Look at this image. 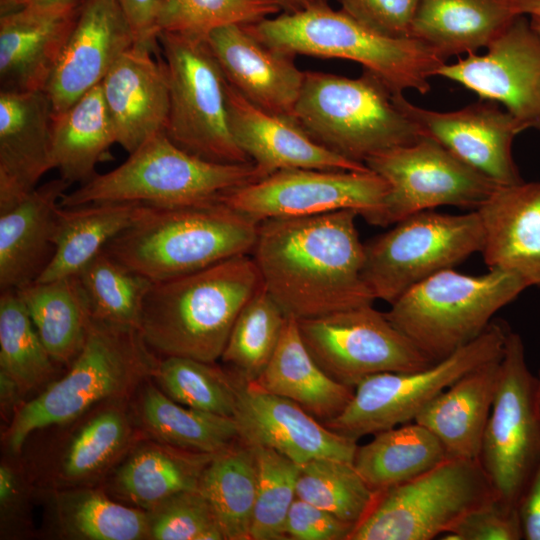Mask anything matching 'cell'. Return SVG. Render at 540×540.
Here are the masks:
<instances>
[{
    "instance_id": "obj_1",
    "label": "cell",
    "mask_w": 540,
    "mask_h": 540,
    "mask_svg": "<svg viewBox=\"0 0 540 540\" xmlns=\"http://www.w3.org/2000/svg\"><path fill=\"white\" fill-rule=\"evenodd\" d=\"M357 216L341 210L259 223L250 254L263 287L287 316L301 320L373 303Z\"/></svg>"
},
{
    "instance_id": "obj_2",
    "label": "cell",
    "mask_w": 540,
    "mask_h": 540,
    "mask_svg": "<svg viewBox=\"0 0 540 540\" xmlns=\"http://www.w3.org/2000/svg\"><path fill=\"white\" fill-rule=\"evenodd\" d=\"M261 286L249 254L152 282L139 331L149 348L163 356L214 363L222 356L239 312Z\"/></svg>"
},
{
    "instance_id": "obj_3",
    "label": "cell",
    "mask_w": 540,
    "mask_h": 540,
    "mask_svg": "<svg viewBox=\"0 0 540 540\" xmlns=\"http://www.w3.org/2000/svg\"><path fill=\"white\" fill-rule=\"evenodd\" d=\"M259 223L220 199L143 204L103 251L152 282L163 281L250 254Z\"/></svg>"
},
{
    "instance_id": "obj_4",
    "label": "cell",
    "mask_w": 540,
    "mask_h": 540,
    "mask_svg": "<svg viewBox=\"0 0 540 540\" xmlns=\"http://www.w3.org/2000/svg\"><path fill=\"white\" fill-rule=\"evenodd\" d=\"M405 100L403 91L368 69L357 78L304 71L292 118L316 143L365 164L423 136Z\"/></svg>"
},
{
    "instance_id": "obj_5",
    "label": "cell",
    "mask_w": 540,
    "mask_h": 540,
    "mask_svg": "<svg viewBox=\"0 0 540 540\" xmlns=\"http://www.w3.org/2000/svg\"><path fill=\"white\" fill-rule=\"evenodd\" d=\"M153 352L138 329L91 317L85 343L68 372L15 411L5 433L7 447L19 452L33 432L127 396L153 377L159 361Z\"/></svg>"
},
{
    "instance_id": "obj_6",
    "label": "cell",
    "mask_w": 540,
    "mask_h": 540,
    "mask_svg": "<svg viewBox=\"0 0 540 540\" xmlns=\"http://www.w3.org/2000/svg\"><path fill=\"white\" fill-rule=\"evenodd\" d=\"M245 28L263 44L284 53L360 63L400 91L426 94L431 88L429 79L446 63L417 39L380 35L329 5L282 12Z\"/></svg>"
},
{
    "instance_id": "obj_7",
    "label": "cell",
    "mask_w": 540,
    "mask_h": 540,
    "mask_svg": "<svg viewBox=\"0 0 540 540\" xmlns=\"http://www.w3.org/2000/svg\"><path fill=\"white\" fill-rule=\"evenodd\" d=\"M262 179L254 163L220 164L176 146L163 133L145 141L117 168L66 192L62 207L102 202L182 205L218 200Z\"/></svg>"
},
{
    "instance_id": "obj_8",
    "label": "cell",
    "mask_w": 540,
    "mask_h": 540,
    "mask_svg": "<svg viewBox=\"0 0 540 540\" xmlns=\"http://www.w3.org/2000/svg\"><path fill=\"white\" fill-rule=\"evenodd\" d=\"M526 288L512 273L489 270L473 276L450 268L408 289L385 314L424 355L437 362L477 338L496 312Z\"/></svg>"
},
{
    "instance_id": "obj_9",
    "label": "cell",
    "mask_w": 540,
    "mask_h": 540,
    "mask_svg": "<svg viewBox=\"0 0 540 540\" xmlns=\"http://www.w3.org/2000/svg\"><path fill=\"white\" fill-rule=\"evenodd\" d=\"M496 496L478 459L446 458L378 494L350 540H432Z\"/></svg>"
},
{
    "instance_id": "obj_10",
    "label": "cell",
    "mask_w": 540,
    "mask_h": 540,
    "mask_svg": "<svg viewBox=\"0 0 540 540\" xmlns=\"http://www.w3.org/2000/svg\"><path fill=\"white\" fill-rule=\"evenodd\" d=\"M169 80L166 136L179 148L220 164L252 163L228 123L226 78L206 40L161 32Z\"/></svg>"
},
{
    "instance_id": "obj_11",
    "label": "cell",
    "mask_w": 540,
    "mask_h": 540,
    "mask_svg": "<svg viewBox=\"0 0 540 540\" xmlns=\"http://www.w3.org/2000/svg\"><path fill=\"white\" fill-rule=\"evenodd\" d=\"M509 330L504 322L492 321L470 343L426 368L412 372H384L363 379L342 413L323 424L357 441L363 436L414 421L456 380L499 359Z\"/></svg>"
},
{
    "instance_id": "obj_12",
    "label": "cell",
    "mask_w": 540,
    "mask_h": 540,
    "mask_svg": "<svg viewBox=\"0 0 540 540\" xmlns=\"http://www.w3.org/2000/svg\"><path fill=\"white\" fill-rule=\"evenodd\" d=\"M483 240L476 210L418 212L364 244L363 278L375 300L391 304L422 280L481 252Z\"/></svg>"
},
{
    "instance_id": "obj_13",
    "label": "cell",
    "mask_w": 540,
    "mask_h": 540,
    "mask_svg": "<svg viewBox=\"0 0 540 540\" xmlns=\"http://www.w3.org/2000/svg\"><path fill=\"white\" fill-rule=\"evenodd\" d=\"M478 460L497 497L517 507L540 461V413L536 376L522 337L511 329Z\"/></svg>"
},
{
    "instance_id": "obj_14",
    "label": "cell",
    "mask_w": 540,
    "mask_h": 540,
    "mask_svg": "<svg viewBox=\"0 0 540 540\" xmlns=\"http://www.w3.org/2000/svg\"><path fill=\"white\" fill-rule=\"evenodd\" d=\"M388 185L370 169H285L224 194L220 200L261 222L354 210L381 226Z\"/></svg>"
},
{
    "instance_id": "obj_15",
    "label": "cell",
    "mask_w": 540,
    "mask_h": 540,
    "mask_svg": "<svg viewBox=\"0 0 540 540\" xmlns=\"http://www.w3.org/2000/svg\"><path fill=\"white\" fill-rule=\"evenodd\" d=\"M297 322L318 365L352 388L375 374L412 372L435 363L372 304Z\"/></svg>"
},
{
    "instance_id": "obj_16",
    "label": "cell",
    "mask_w": 540,
    "mask_h": 540,
    "mask_svg": "<svg viewBox=\"0 0 540 540\" xmlns=\"http://www.w3.org/2000/svg\"><path fill=\"white\" fill-rule=\"evenodd\" d=\"M388 185L381 226L441 206L476 210L499 186L436 140H418L369 158Z\"/></svg>"
},
{
    "instance_id": "obj_17",
    "label": "cell",
    "mask_w": 540,
    "mask_h": 540,
    "mask_svg": "<svg viewBox=\"0 0 540 540\" xmlns=\"http://www.w3.org/2000/svg\"><path fill=\"white\" fill-rule=\"evenodd\" d=\"M442 65L436 76L504 106L527 128L540 129V34L520 14L485 48Z\"/></svg>"
},
{
    "instance_id": "obj_18",
    "label": "cell",
    "mask_w": 540,
    "mask_h": 540,
    "mask_svg": "<svg viewBox=\"0 0 540 540\" xmlns=\"http://www.w3.org/2000/svg\"><path fill=\"white\" fill-rule=\"evenodd\" d=\"M405 108L424 136L439 142L497 185L523 181L513 159L512 144L528 128L499 103L481 99L459 110L439 112L406 99Z\"/></svg>"
},
{
    "instance_id": "obj_19",
    "label": "cell",
    "mask_w": 540,
    "mask_h": 540,
    "mask_svg": "<svg viewBox=\"0 0 540 540\" xmlns=\"http://www.w3.org/2000/svg\"><path fill=\"white\" fill-rule=\"evenodd\" d=\"M233 418L239 439L303 464L331 458L352 462L357 441L318 421L296 402L240 380Z\"/></svg>"
},
{
    "instance_id": "obj_20",
    "label": "cell",
    "mask_w": 540,
    "mask_h": 540,
    "mask_svg": "<svg viewBox=\"0 0 540 540\" xmlns=\"http://www.w3.org/2000/svg\"><path fill=\"white\" fill-rule=\"evenodd\" d=\"M83 0L24 6L0 17V91H45Z\"/></svg>"
},
{
    "instance_id": "obj_21",
    "label": "cell",
    "mask_w": 540,
    "mask_h": 540,
    "mask_svg": "<svg viewBox=\"0 0 540 540\" xmlns=\"http://www.w3.org/2000/svg\"><path fill=\"white\" fill-rule=\"evenodd\" d=\"M135 44L118 0H83L73 31L46 93L59 114L101 83L119 56Z\"/></svg>"
},
{
    "instance_id": "obj_22",
    "label": "cell",
    "mask_w": 540,
    "mask_h": 540,
    "mask_svg": "<svg viewBox=\"0 0 540 540\" xmlns=\"http://www.w3.org/2000/svg\"><path fill=\"white\" fill-rule=\"evenodd\" d=\"M206 41L227 82L248 102L292 118L304 78L294 55L263 44L243 25L217 28Z\"/></svg>"
},
{
    "instance_id": "obj_23",
    "label": "cell",
    "mask_w": 540,
    "mask_h": 540,
    "mask_svg": "<svg viewBox=\"0 0 540 540\" xmlns=\"http://www.w3.org/2000/svg\"><path fill=\"white\" fill-rule=\"evenodd\" d=\"M232 136L262 178L285 169L367 170L316 143L289 117L269 114L248 102L226 80Z\"/></svg>"
},
{
    "instance_id": "obj_24",
    "label": "cell",
    "mask_w": 540,
    "mask_h": 540,
    "mask_svg": "<svg viewBox=\"0 0 540 540\" xmlns=\"http://www.w3.org/2000/svg\"><path fill=\"white\" fill-rule=\"evenodd\" d=\"M52 106L46 91H0V214L51 169Z\"/></svg>"
},
{
    "instance_id": "obj_25",
    "label": "cell",
    "mask_w": 540,
    "mask_h": 540,
    "mask_svg": "<svg viewBox=\"0 0 540 540\" xmlns=\"http://www.w3.org/2000/svg\"><path fill=\"white\" fill-rule=\"evenodd\" d=\"M133 45L122 53L100 83L116 136L128 153L165 132L169 114V80L164 60Z\"/></svg>"
},
{
    "instance_id": "obj_26",
    "label": "cell",
    "mask_w": 540,
    "mask_h": 540,
    "mask_svg": "<svg viewBox=\"0 0 540 540\" xmlns=\"http://www.w3.org/2000/svg\"><path fill=\"white\" fill-rule=\"evenodd\" d=\"M489 270L512 273L540 287V182L498 186L476 209Z\"/></svg>"
},
{
    "instance_id": "obj_27",
    "label": "cell",
    "mask_w": 540,
    "mask_h": 540,
    "mask_svg": "<svg viewBox=\"0 0 540 540\" xmlns=\"http://www.w3.org/2000/svg\"><path fill=\"white\" fill-rule=\"evenodd\" d=\"M71 185L61 177L37 186L0 214V289L19 290L35 281L55 251L60 202Z\"/></svg>"
},
{
    "instance_id": "obj_28",
    "label": "cell",
    "mask_w": 540,
    "mask_h": 540,
    "mask_svg": "<svg viewBox=\"0 0 540 540\" xmlns=\"http://www.w3.org/2000/svg\"><path fill=\"white\" fill-rule=\"evenodd\" d=\"M501 357L456 380L414 419L439 439L447 458H479L497 388Z\"/></svg>"
},
{
    "instance_id": "obj_29",
    "label": "cell",
    "mask_w": 540,
    "mask_h": 540,
    "mask_svg": "<svg viewBox=\"0 0 540 540\" xmlns=\"http://www.w3.org/2000/svg\"><path fill=\"white\" fill-rule=\"evenodd\" d=\"M518 15L512 0H419L410 38L446 61L486 48Z\"/></svg>"
},
{
    "instance_id": "obj_30",
    "label": "cell",
    "mask_w": 540,
    "mask_h": 540,
    "mask_svg": "<svg viewBox=\"0 0 540 540\" xmlns=\"http://www.w3.org/2000/svg\"><path fill=\"white\" fill-rule=\"evenodd\" d=\"M253 383L296 402L322 423L342 413L355 389L334 380L318 365L301 338L297 319L291 316L269 364Z\"/></svg>"
},
{
    "instance_id": "obj_31",
    "label": "cell",
    "mask_w": 540,
    "mask_h": 540,
    "mask_svg": "<svg viewBox=\"0 0 540 540\" xmlns=\"http://www.w3.org/2000/svg\"><path fill=\"white\" fill-rule=\"evenodd\" d=\"M115 143L100 84L67 110L52 115V166L70 185H81L93 178L97 164L110 157V147Z\"/></svg>"
},
{
    "instance_id": "obj_32",
    "label": "cell",
    "mask_w": 540,
    "mask_h": 540,
    "mask_svg": "<svg viewBox=\"0 0 540 540\" xmlns=\"http://www.w3.org/2000/svg\"><path fill=\"white\" fill-rule=\"evenodd\" d=\"M142 203L102 202L60 206L55 251L37 281L77 276L137 217Z\"/></svg>"
},
{
    "instance_id": "obj_33",
    "label": "cell",
    "mask_w": 540,
    "mask_h": 540,
    "mask_svg": "<svg viewBox=\"0 0 540 540\" xmlns=\"http://www.w3.org/2000/svg\"><path fill=\"white\" fill-rule=\"evenodd\" d=\"M213 455L148 443L134 450L119 467L114 488L138 508L150 511L175 494L198 489Z\"/></svg>"
},
{
    "instance_id": "obj_34",
    "label": "cell",
    "mask_w": 540,
    "mask_h": 540,
    "mask_svg": "<svg viewBox=\"0 0 540 540\" xmlns=\"http://www.w3.org/2000/svg\"><path fill=\"white\" fill-rule=\"evenodd\" d=\"M17 292L52 360L71 364L85 343L91 321L79 278L35 281Z\"/></svg>"
},
{
    "instance_id": "obj_35",
    "label": "cell",
    "mask_w": 540,
    "mask_h": 540,
    "mask_svg": "<svg viewBox=\"0 0 540 540\" xmlns=\"http://www.w3.org/2000/svg\"><path fill=\"white\" fill-rule=\"evenodd\" d=\"M447 458L439 439L412 421L374 434L358 446L353 465L377 494L408 482Z\"/></svg>"
},
{
    "instance_id": "obj_36",
    "label": "cell",
    "mask_w": 540,
    "mask_h": 540,
    "mask_svg": "<svg viewBox=\"0 0 540 540\" xmlns=\"http://www.w3.org/2000/svg\"><path fill=\"white\" fill-rule=\"evenodd\" d=\"M137 414L157 442L181 449L215 454L239 439L233 417L182 405L150 383L141 389Z\"/></svg>"
},
{
    "instance_id": "obj_37",
    "label": "cell",
    "mask_w": 540,
    "mask_h": 540,
    "mask_svg": "<svg viewBox=\"0 0 540 540\" xmlns=\"http://www.w3.org/2000/svg\"><path fill=\"white\" fill-rule=\"evenodd\" d=\"M257 487L253 448L238 439L213 455L198 490L211 506L225 540H250Z\"/></svg>"
},
{
    "instance_id": "obj_38",
    "label": "cell",
    "mask_w": 540,
    "mask_h": 540,
    "mask_svg": "<svg viewBox=\"0 0 540 540\" xmlns=\"http://www.w3.org/2000/svg\"><path fill=\"white\" fill-rule=\"evenodd\" d=\"M58 535L73 540L149 539L148 513L110 499L100 490L68 488L51 494Z\"/></svg>"
},
{
    "instance_id": "obj_39",
    "label": "cell",
    "mask_w": 540,
    "mask_h": 540,
    "mask_svg": "<svg viewBox=\"0 0 540 540\" xmlns=\"http://www.w3.org/2000/svg\"><path fill=\"white\" fill-rule=\"evenodd\" d=\"M287 317L262 285L239 312L220 359L244 383L255 382L274 355Z\"/></svg>"
},
{
    "instance_id": "obj_40",
    "label": "cell",
    "mask_w": 540,
    "mask_h": 540,
    "mask_svg": "<svg viewBox=\"0 0 540 540\" xmlns=\"http://www.w3.org/2000/svg\"><path fill=\"white\" fill-rule=\"evenodd\" d=\"M132 439L128 415L108 407L83 423L67 444L57 475L65 485H80L100 476L124 453Z\"/></svg>"
},
{
    "instance_id": "obj_41",
    "label": "cell",
    "mask_w": 540,
    "mask_h": 540,
    "mask_svg": "<svg viewBox=\"0 0 540 540\" xmlns=\"http://www.w3.org/2000/svg\"><path fill=\"white\" fill-rule=\"evenodd\" d=\"M91 317L139 330L142 307L152 281L104 251L77 275Z\"/></svg>"
},
{
    "instance_id": "obj_42",
    "label": "cell",
    "mask_w": 540,
    "mask_h": 540,
    "mask_svg": "<svg viewBox=\"0 0 540 540\" xmlns=\"http://www.w3.org/2000/svg\"><path fill=\"white\" fill-rule=\"evenodd\" d=\"M296 496L356 526L378 496L352 462L321 458L300 464Z\"/></svg>"
},
{
    "instance_id": "obj_43",
    "label": "cell",
    "mask_w": 540,
    "mask_h": 540,
    "mask_svg": "<svg viewBox=\"0 0 540 540\" xmlns=\"http://www.w3.org/2000/svg\"><path fill=\"white\" fill-rule=\"evenodd\" d=\"M153 377L168 397L182 405L222 416L234 415L240 379L213 363L164 356Z\"/></svg>"
},
{
    "instance_id": "obj_44",
    "label": "cell",
    "mask_w": 540,
    "mask_h": 540,
    "mask_svg": "<svg viewBox=\"0 0 540 540\" xmlns=\"http://www.w3.org/2000/svg\"><path fill=\"white\" fill-rule=\"evenodd\" d=\"M281 12L278 0H158L155 24L158 34L206 40L217 28L246 26Z\"/></svg>"
},
{
    "instance_id": "obj_45",
    "label": "cell",
    "mask_w": 540,
    "mask_h": 540,
    "mask_svg": "<svg viewBox=\"0 0 540 540\" xmlns=\"http://www.w3.org/2000/svg\"><path fill=\"white\" fill-rule=\"evenodd\" d=\"M54 363L18 292L1 291L0 371L10 376L25 394L51 377Z\"/></svg>"
},
{
    "instance_id": "obj_46",
    "label": "cell",
    "mask_w": 540,
    "mask_h": 540,
    "mask_svg": "<svg viewBox=\"0 0 540 540\" xmlns=\"http://www.w3.org/2000/svg\"><path fill=\"white\" fill-rule=\"evenodd\" d=\"M257 463V487L250 540H284L295 500L300 465L268 447L250 445Z\"/></svg>"
},
{
    "instance_id": "obj_47",
    "label": "cell",
    "mask_w": 540,
    "mask_h": 540,
    "mask_svg": "<svg viewBox=\"0 0 540 540\" xmlns=\"http://www.w3.org/2000/svg\"><path fill=\"white\" fill-rule=\"evenodd\" d=\"M146 512L149 539L225 540L211 506L198 489L175 494Z\"/></svg>"
},
{
    "instance_id": "obj_48",
    "label": "cell",
    "mask_w": 540,
    "mask_h": 540,
    "mask_svg": "<svg viewBox=\"0 0 540 540\" xmlns=\"http://www.w3.org/2000/svg\"><path fill=\"white\" fill-rule=\"evenodd\" d=\"M440 539L520 540L523 539L518 509L497 496L469 512Z\"/></svg>"
},
{
    "instance_id": "obj_49",
    "label": "cell",
    "mask_w": 540,
    "mask_h": 540,
    "mask_svg": "<svg viewBox=\"0 0 540 540\" xmlns=\"http://www.w3.org/2000/svg\"><path fill=\"white\" fill-rule=\"evenodd\" d=\"M341 10L368 29L389 38H410L419 0H337Z\"/></svg>"
},
{
    "instance_id": "obj_50",
    "label": "cell",
    "mask_w": 540,
    "mask_h": 540,
    "mask_svg": "<svg viewBox=\"0 0 540 540\" xmlns=\"http://www.w3.org/2000/svg\"><path fill=\"white\" fill-rule=\"evenodd\" d=\"M355 528V524L297 497L285 522L286 537L293 540H350Z\"/></svg>"
},
{
    "instance_id": "obj_51",
    "label": "cell",
    "mask_w": 540,
    "mask_h": 540,
    "mask_svg": "<svg viewBox=\"0 0 540 540\" xmlns=\"http://www.w3.org/2000/svg\"><path fill=\"white\" fill-rule=\"evenodd\" d=\"M158 0H118L135 38V45L153 52L158 43L155 13Z\"/></svg>"
},
{
    "instance_id": "obj_52",
    "label": "cell",
    "mask_w": 540,
    "mask_h": 540,
    "mask_svg": "<svg viewBox=\"0 0 540 540\" xmlns=\"http://www.w3.org/2000/svg\"><path fill=\"white\" fill-rule=\"evenodd\" d=\"M523 539L540 540V461L517 506Z\"/></svg>"
},
{
    "instance_id": "obj_53",
    "label": "cell",
    "mask_w": 540,
    "mask_h": 540,
    "mask_svg": "<svg viewBox=\"0 0 540 540\" xmlns=\"http://www.w3.org/2000/svg\"><path fill=\"white\" fill-rule=\"evenodd\" d=\"M21 483L15 470L8 464L0 465V511L1 520L8 521L16 514L21 503Z\"/></svg>"
},
{
    "instance_id": "obj_54",
    "label": "cell",
    "mask_w": 540,
    "mask_h": 540,
    "mask_svg": "<svg viewBox=\"0 0 540 540\" xmlns=\"http://www.w3.org/2000/svg\"><path fill=\"white\" fill-rule=\"evenodd\" d=\"M23 395L18 384L6 373L0 371V404L5 414L11 411Z\"/></svg>"
},
{
    "instance_id": "obj_55",
    "label": "cell",
    "mask_w": 540,
    "mask_h": 540,
    "mask_svg": "<svg viewBox=\"0 0 540 540\" xmlns=\"http://www.w3.org/2000/svg\"><path fill=\"white\" fill-rule=\"evenodd\" d=\"M282 12L296 13L309 8L329 5L328 0H278Z\"/></svg>"
},
{
    "instance_id": "obj_56",
    "label": "cell",
    "mask_w": 540,
    "mask_h": 540,
    "mask_svg": "<svg viewBox=\"0 0 540 540\" xmlns=\"http://www.w3.org/2000/svg\"><path fill=\"white\" fill-rule=\"evenodd\" d=\"M512 3L517 14H540V0H512Z\"/></svg>"
},
{
    "instance_id": "obj_57",
    "label": "cell",
    "mask_w": 540,
    "mask_h": 540,
    "mask_svg": "<svg viewBox=\"0 0 540 540\" xmlns=\"http://www.w3.org/2000/svg\"><path fill=\"white\" fill-rule=\"evenodd\" d=\"M56 0H0L1 15L15 11L24 6L46 3Z\"/></svg>"
},
{
    "instance_id": "obj_58",
    "label": "cell",
    "mask_w": 540,
    "mask_h": 540,
    "mask_svg": "<svg viewBox=\"0 0 540 540\" xmlns=\"http://www.w3.org/2000/svg\"><path fill=\"white\" fill-rule=\"evenodd\" d=\"M529 19L533 28L540 34V14L529 15Z\"/></svg>"
},
{
    "instance_id": "obj_59",
    "label": "cell",
    "mask_w": 540,
    "mask_h": 540,
    "mask_svg": "<svg viewBox=\"0 0 540 540\" xmlns=\"http://www.w3.org/2000/svg\"><path fill=\"white\" fill-rule=\"evenodd\" d=\"M536 393H537L538 410H539V413H540V368H539L538 373L536 375Z\"/></svg>"
}]
</instances>
